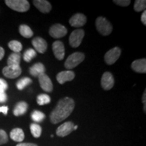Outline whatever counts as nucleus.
<instances>
[{
  "label": "nucleus",
  "mask_w": 146,
  "mask_h": 146,
  "mask_svg": "<svg viewBox=\"0 0 146 146\" xmlns=\"http://www.w3.org/2000/svg\"><path fill=\"white\" fill-rule=\"evenodd\" d=\"M74 108V102L72 98H64L60 100L50 114V120L57 124L67 118Z\"/></svg>",
  "instance_id": "1"
},
{
  "label": "nucleus",
  "mask_w": 146,
  "mask_h": 146,
  "mask_svg": "<svg viewBox=\"0 0 146 146\" xmlns=\"http://www.w3.org/2000/svg\"><path fill=\"white\" fill-rule=\"evenodd\" d=\"M96 26L98 31L103 36H108L112 31V26L106 18L98 17L96 19Z\"/></svg>",
  "instance_id": "2"
},
{
  "label": "nucleus",
  "mask_w": 146,
  "mask_h": 146,
  "mask_svg": "<svg viewBox=\"0 0 146 146\" xmlns=\"http://www.w3.org/2000/svg\"><path fill=\"white\" fill-rule=\"evenodd\" d=\"M5 3L9 8L16 12H25L30 8V4L27 0H5Z\"/></svg>",
  "instance_id": "3"
},
{
  "label": "nucleus",
  "mask_w": 146,
  "mask_h": 146,
  "mask_svg": "<svg viewBox=\"0 0 146 146\" xmlns=\"http://www.w3.org/2000/svg\"><path fill=\"white\" fill-rule=\"evenodd\" d=\"M85 59V55L81 52H75L70 55L66 60L64 66L67 69H72L80 64Z\"/></svg>",
  "instance_id": "4"
},
{
  "label": "nucleus",
  "mask_w": 146,
  "mask_h": 146,
  "mask_svg": "<svg viewBox=\"0 0 146 146\" xmlns=\"http://www.w3.org/2000/svg\"><path fill=\"white\" fill-rule=\"evenodd\" d=\"M85 35V32L83 29H76L72 32L69 37V43L72 47H78L81 45Z\"/></svg>",
  "instance_id": "5"
},
{
  "label": "nucleus",
  "mask_w": 146,
  "mask_h": 146,
  "mask_svg": "<svg viewBox=\"0 0 146 146\" xmlns=\"http://www.w3.org/2000/svg\"><path fill=\"white\" fill-rule=\"evenodd\" d=\"M121 54V50L118 47H115L114 48L110 50L105 54L104 60L105 62L108 65H112L117 61Z\"/></svg>",
  "instance_id": "6"
},
{
  "label": "nucleus",
  "mask_w": 146,
  "mask_h": 146,
  "mask_svg": "<svg viewBox=\"0 0 146 146\" xmlns=\"http://www.w3.org/2000/svg\"><path fill=\"white\" fill-rule=\"evenodd\" d=\"M67 34V29L64 26L60 24H56L50 29V36L55 39L64 37Z\"/></svg>",
  "instance_id": "7"
},
{
  "label": "nucleus",
  "mask_w": 146,
  "mask_h": 146,
  "mask_svg": "<svg viewBox=\"0 0 146 146\" xmlns=\"http://www.w3.org/2000/svg\"><path fill=\"white\" fill-rule=\"evenodd\" d=\"M3 74L9 78H16L21 74L22 69L20 66H7L2 70Z\"/></svg>",
  "instance_id": "8"
},
{
  "label": "nucleus",
  "mask_w": 146,
  "mask_h": 146,
  "mask_svg": "<svg viewBox=\"0 0 146 146\" xmlns=\"http://www.w3.org/2000/svg\"><path fill=\"white\" fill-rule=\"evenodd\" d=\"M87 22V18L84 14L78 13L74 14L70 18L69 23L71 26L73 27H76V28H79L84 26Z\"/></svg>",
  "instance_id": "9"
},
{
  "label": "nucleus",
  "mask_w": 146,
  "mask_h": 146,
  "mask_svg": "<svg viewBox=\"0 0 146 146\" xmlns=\"http://www.w3.org/2000/svg\"><path fill=\"white\" fill-rule=\"evenodd\" d=\"M74 130V124L72 122H66L63 123L56 130V134L59 137H66L68 135Z\"/></svg>",
  "instance_id": "10"
},
{
  "label": "nucleus",
  "mask_w": 146,
  "mask_h": 146,
  "mask_svg": "<svg viewBox=\"0 0 146 146\" xmlns=\"http://www.w3.org/2000/svg\"><path fill=\"white\" fill-rule=\"evenodd\" d=\"M101 85L104 90H110L112 88L114 85V79L110 72H106L104 73L101 80Z\"/></svg>",
  "instance_id": "11"
},
{
  "label": "nucleus",
  "mask_w": 146,
  "mask_h": 146,
  "mask_svg": "<svg viewBox=\"0 0 146 146\" xmlns=\"http://www.w3.org/2000/svg\"><path fill=\"white\" fill-rule=\"evenodd\" d=\"M52 49L55 57L58 60L64 59L65 55V49L62 42L60 41H55L52 45Z\"/></svg>",
  "instance_id": "12"
},
{
  "label": "nucleus",
  "mask_w": 146,
  "mask_h": 146,
  "mask_svg": "<svg viewBox=\"0 0 146 146\" xmlns=\"http://www.w3.org/2000/svg\"><path fill=\"white\" fill-rule=\"evenodd\" d=\"M38 78L41 89L46 92H52L53 90V84L50 77L46 74H43Z\"/></svg>",
  "instance_id": "13"
},
{
  "label": "nucleus",
  "mask_w": 146,
  "mask_h": 146,
  "mask_svg": "<svg viewBox=\"0 0 146 146\" xmlns=\"http://www.w3.org/2000/svg\"><path fill=\"white\" fill-rule=\"evenodd\" d=\"M32 44L36 52L44 54L47 48V43L45 39L41 37H36L32 41Z\"/></svg>",
  "instance_id": "14"
},
{
  "label": "nucleus",
  "mask_w": 146,
  "mask_h": 146,
  "mask_svg": "<svg viewBox=\"0 0 146 146\" xmlns=\"http://www.w3.org/2000/svg\"><path fill=\"white\" fill-rule=\"evenodd\" d=\"M74 78V72L71 70H66L60 72L56 76L57 81L60 84H64L66 81H71Z\"/></svg>",
  "instance_id": "15"
},
{
  "label": "nucleus",
  "mask_w": 146,
  "mask_h": 146,
  "mask_svg": "<svg viewBox=\"0 0 146 146\" xmlns=\"http://www.w3.org/2000/svg\"><path fill=\"white\" fill-rule=\"evenodd\" d=\"M35 6L42 13H48L52 10V5L45 0H35L33 1Z\"/></svg>",
  "instance_id": "16"
},
{
  "label": "nucleus",
  "mask_w": 146,
  "mask_h": 146,
  "mask_svg": "<svg viewBox=\"0 0 146 146\" xmlns=\"http://www.w3.org/2000/svg\"><path fill=\"white\" fill-rule=\"evenodd\" d=\"M131 68L135 72L139 73H145L146 72V60L140 59L135 60L131 64Z\"/></svg>",
  "instance_id": "17"
},
{
  "label": "nucleus",
  "mask_w": 146,
  "mask_h": 146,
  "mask_svg": "<svg viewBox=\"0 0 146 146\" xmlns=\"http://www.w3.org/2000/svg\"><path fill=\"white\" fill-rule=\"evenodd\" d=\"M45 68L44 65L41 63H36L33 66H32L29 69V72L32 76L35 77H39L41 74H45Z\"/></svg>",
  "instance_id": "18"
},
{
  "label": "nucleus",
  "mask_w": 146,
  "mask_h": 146,
  "mask_svg": "<svg viewBox=\"0 0 146 146\" xmlns=\"http://www.w3.org/2000/svg\"><path fill=\"white\" fill-rule=\"evenodd\" d=\"M10 138L14 141L22 142L25 139V133L23 129L16 128L10 132Z\"/></svg>",
  "instance_id": "19"
},
{
  "label": "nucleus",
  "mask_w": 146,
  "mask_h": 146,
  "mask_svg": "<svg viewBox=\"0 0 146 146\" xmlns=\"http://www.w3.org/2000/svg\"><path fill=\"white\" fill-rule=\"evenodd\" d=\"M28 109V104L25 102H21L18 103L14 108L13 113L16 116H19L27 112Z\"/></svg>",
  "instance_id": "20"
},
{
  "label": "nucleus",
  "mask_w": 146,
  "mask_h": 146,
  "mask_svg": "<svg viewBox=\"0 0 146 146\" xmlns=\"http://www.w3.org/2000/svg\"><path fill=\"white\" fill-rule=\"evenodd\" d=\"M21 54L20 53H12L10 55L8 59V66H20Z\"/></svg>",
  "instance_id": "21"
},
{
  "label": "nucleus",
  "mask_w": 146,
  "mask_h": 146,
  "mask_svg": "<svg viewBox=\"0 0 146 146\" xmlns=\"http://www.w3.org/2000/svg\"><path fill=\"white\" fill-rule=\"evenodd\" d=\"M19 32L21 35L25 38H31L33 35V32L31 29L26 25H21L19 28Z\"/></svg>",
  "instance_id": "22"
},
{
  "label": "nucleus",
  "mask_w": 146,
  "mask_h": 146,
  "mask_svg": "<svg viewBox=\"0 0 146 146\" xmlns=\"http://www.w3.org/2000/svg\"><path fill=\"white\" fill-rule=\"evenodd\" d=\"M8 47L14 53H20V52L23 50V45L21 44V42L16 41V40H12L9 42Z\"/></svg>",
  "instance_id": "23"
},
{
  "label": "nucleus",
  "mask_w": 146,
  "mask_h": 146,
  "mask_svg": "<svg viewBox=\"0 0 146 146\" xmlns=\"http://www.w3.org/2000/svg\"><path fill=\"white\" fill-rule=\"evenodd\" d=\"M32 83V80L29 77H23L21 79H20L19 81L16 83V87L19 90H23L27 86L30 85Z\"/></svg>",
  "instance_id": "24"
},
{
  "label": "nucleus",
  "mask_w": 146,
  "mask_h": 146,
  "mask_svg": "<svg viewBox=\"0 0 146 146\" xmlns=\"http://www.w3.org/2000/svg\"><path fill=\"white\" fill-rule=\"evenodd\" d=\"M36 53L35 50H33V49H29L24 53L23 59L27 62H30L35 57H36Z\"/></svg>",
  "instance_id": "25"
},
{
  "label": "nucleus",
  "mask_w": 146,
  "mask_h": 146,
  "mask_svg": "<svg viewBox=\"0 0 146 146\" xmlns=\"http://www.w3.org/2000/svg\"><path fill=\"white\" fill-rule=\"evenodd\" d=\"M30 129L34 137L38 138L41 136L42 132V129L41 126L37 125V124L33 123L30 126Z\"/></svg>",
  "instance_id": "26"
},
{
  "label": "nucleus",
  "mask_w": 146,
  "mask_h": 146,
  "mask_svg": "<svg viewBox=\"0 0 146 146\" xmlns=\"http://www.w3.org/2000/svg\"><path fill=\"white\" fill-rule=\"evenodd\" d=\"M45 117V114L41 111L34 110L31 114V118L36 123H41Z\"/></svg>",
  "instance_id": "27"
},
{
  "label": "nucleus",
  "mask_w": 146,
  "mask_h": 146,
  "mask_svg": "<svg viewBox=\"0 0 146 146\" xmlns=\"http://www.w3.org/2000/svg\"><path fill=\"white\" fill-rule=\"evenodd\" d=\"M36 102H37L38 104L40 106L45 105L51 102V98L48 95L43 94H39L36 98Z\"/></svg>",
  "instance_id": "28"
},
{
  "label": "nucleus",
  "mask_w": 146,
  "mask_h": 146,
  "mask_svg": "<svg viewBox=\"0 0 146 146\" xmlns=\"http://www.w3.org/2000/svg\"><path fill=\"white\" fill-rule=\"evenodd\" d=\"M146 8V1L145 0H137L135 1L134 10L136 12H141V11L145 10Z\"/></svg>",
  "instance_id": "29"
},
{
  "label": "nucleus",
  "mask_w": 146,
  "mask_h": 146,
  "mask_svg": "<svg viewBox=\"0 0 146 146\" xmlns=\"http://www.w3.org/2000/svg\"><path fill=\"white\" fill-rule=\"evenodd\" d=\"M8 141V135L5 131L0 129V145L6 143Z\"/></svg>",
  "instance_id": "30"
},
{
  "label": "nucleus",
  "mask_w": 146,
  "mask_h": 146,
  "mask_svg": "<svg viewBox=\"0 0 146 146\" xmlns=\"http://www.w3.org/2000/svg\"><path fill=\"white\" fill-rule=\"evenodd\" d=\"M114 2L120 6L126 7L130 5L131 1L130 0H117V1H114Z\"/></svg>",
  "instance_id": "31"
},
{
  "label": "nucleus",
  "mask_w": 146,
  "mask_h": 146,
  "mask_svg": "<svg viewBox=\"0 0 146 146\" xmlns=\"http://www.w3.org/2000/svg\"><path fill=\"white\" fill-rule=\"evenodd\" d=\"M8 88V85L7 82L3 78H0V89L3 91H5Z\"/></svg>",
  "instance_id": "32"
},
{
  "label": "nucleus",
  "mask_w": 146,
  "mask_h": 146,
  "mask_svg": "<svg viewBox=\"0 0 146 146\" xmlns=\"http://www.w3.org/2000/svg\"><path fill=\"white\" fill-rule=\"evenodd\" d=\"M7 100V95L5 91H1L0 89V103H4Z\"/></svg>",
  "instance_id": "33"
},
{
  "label": "nucleus",
  "mask_w": 146,
  "mask_h": 146,
  "mask_svg": "<svg viewBox=\"0 0 146 146\" xmlns=\"http://www.w3.org/2000/svg\"><path fill=\"white\" fill-rule=\"evenodd\" d=\"M8 111V106H1L0 107V112L3 113L4 115H7Z\"/></svg>",
  "instance_id": "34"
},
{
  "label": "nucleus",
  "mask_w": 146,
  "mask_h": 146,
  "mask_svg": "<svg viewBox=\"0 0 146 146\" xmlns=\"http://www.w3.org/2000/svg\"><path fill=\"white\" fill-rule=\"evenodd\" d=\"M141 22L143 24V25H146V11L144 10L143 11V13L141 15Z\"/></svg>",
  "instance_id": "35"
},
{
  "label": "nucleus",
  "mask_w": 146,
  "mask_h": 146,
  "mask_svg": "<svg viewBox=\"0 0 146 146\" xmlns=\"http://www.w3.org/2000/svg\"><path fill=\"white\" fill-rule=\"evenodd\" d=\"M16 146H37V145L31 143H21L18 144Z\"/></svg>",
  "instance_id": "36"
},
{
  "label": "nucleus",
  "mask_w": 146,
  "mask_h": 146,
  "mask_svg": "<svg viewBox=\"0 0 146 146\" xmlns=\"http://www.w3.org/2000/svg\"><path fill=\"white\" fill-rule=\"evenodd\" d=\"M4 54H5L4 50H3V47H0V60L3 59V56H4Z\"/></svg>",
  "instance_id": "37"
},
{
  "label": "nucleus",
  "mask_w": 146,
  "mask_h": 146,
  "mask_svg": "<svg viewBox=\"0 0 146 146\" xmlns=\"http://www.w3.org/2000/svg\"><path fill=\"white\" fill-rule=\"evenodd\" d=\"M145 96H146V94H145V91H144V94H143V100H142V102H143V103H144L145 104Z\"/></svg>",
  "instance_id": "38"
},
{
  "label": "nucleus",
  "mask_w": 146,
  "mask_h": 146,
  "mask_svg": "<svg viewBox=\"0 0 146 146\" xmlns=\"http://www.w3.org/2000/svg\"><path fill=\"white\" fill-rule=\"evenodd\" d=\"M77 126H74V130H76V129H77Z\"/></svg>",
  "instance_id": "39"
}]
</instances>
